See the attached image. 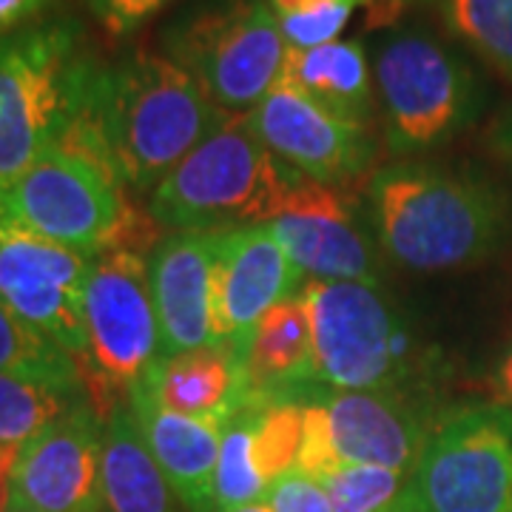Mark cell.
I'll return each instance as SVG.
<instances>
[{
	"instance_id": "cell-26",
	"label": "cell",
	"mask_w": 512,
	"mask_h": 512,
	"mask_svg": "<svg viewBox=\"0 0 512 512\" xmlns=\"http://www.w3.org/2000/svg\"><path fill=\"white\" fill-rule=\"evenodd\" d=\"M447 29L512 80V0H441Z\"/></svg>"
},
{
	"instance_id": "cell-13",
	"label": "cell",
	"mask_w": 512,
	"mask_h": 512,
	"mask_svg": "<svg viewBox=\"0 0 512 512\" xmlns=\"http://www.w3.org/2000/svg\"><path fill=\"white\" fill-rule=\"evenodd\" d=\"M308 396L325 407L342 464L402 473H413L444 410L436 390H325L313 384Z\"/></svg>"
},
{
	"instance_id": "cell-27",
	"label": "cell",
	"mask_w": 512,
	"mask_h": 512,
	"mask_svg": "<svg viewBox=\"0 0 512 512\" xmlns=\"http://www.w3.org/2000/svg\"><path fill=\"white\" fill-rule=\"evenodd\" d=\"M248 404L254 407L256 464L271 487L276 478L296 467L302 427H305V402L271 399V402Z\"/></svg>"
},
{
	"instance_id": "cell-20",
	"label": "cell",
	"mask_w": 512,
	"mask_h": 512,
	"mask_svg": "<svg viewBox=\"0 0 512 512\" xmlns=\"http://www.w3.org/2000/svg\"><path fill=\"white\" fill-rule=\"evenodd\" d=\"M279 83L319 109L356 126H373L379 117L373 63L362 40H333L316 49H288Z\"/></svg>"
},
{
	"instance_id": "cell-34",
	"label": "cell",
	"mask_w": 512,
	"mask_h": 512,
	"mask_svg": "<svg viewBox=\"0 0 512 512\" xmlns=\"http://www.w3.org/2000/svg\"><path fill=\"white\" fill-rule=\"evenodd\" d=\"M493 393H495V402L512 407V339H510V345L504 348V353H501V359L495 362Z\"/></svg>"
},
{
	"instance_id": "cell-22",
	"label": "cell",
	"mask_w": 512,
	"mask_h": 512,
	"mask_svg": "<svg viewBox=\"0 0 512 512\" xmlns=\"http://www.w3.org/2000/svg\"><path fill=\"white\" fill-rule=\"evenodd\" d=\"M103 512H180L177 495L148 453L128 404L106 421Z\"/></svg>"
},
{
	"instance_id": "cell-29",
	"label": "cell",
	"mask_w": 512,
	"mask_h": 512,
	"mask_svg": "<svg viewBox=\"0 0 512 512\" xmlns=\"http://www.w3.org/2000/svg\"><path fill=\"white\" fill-rule=\"evenodd\" d=\"M362 3L370 0H268L288 49L333 43Z\"/></svg>"
},
{
	"instance_id": "cell-15",
	"label": "cell",
	"mask_w": 512,
	"mask_h": 512,
	"mask_svg": "<svg viewBox=\"0 0 512 512\" xmlns=\"http://www.w3.org/2000/svg\"><path fill=\"white\" fill-rule=\"evenodd\" d=\"M256 137L302 177L325 185L362 180L376 160L370 128L339 120L308 97L276 83L271 94L248 111Z\"/></svg>"
},
{
	"instance_id": "cell-4",
	"label": "cell",
	"mask_w": 512,
	"mask_h": 512,
	"mask_svg": "<svg viewBox=\"0 0 512 512\" xmlns=\"http://www.w3.org/2000/svg\"><path fill=\"white\" fill-rule=\"evenodd\" d=\"M103 63L69 18L0 37V188L57 146L92 106Z\"/></svg>"
},
{
	"instance_id": "cell-2",
	"label": "cell",
	"mask_w": 512,
	"mask_h": 512,
	"mask_svg": "<svg viewBox=\"0 0 512 512\" xmlns=\"http://www.w3.org/2000/svg\"><path fill=\"white\" fill-rule=\"evenodd\" d=\"M86 117L120 183L151 194L228 114L171 57L131 52L103 66Z\"/></svg>"
},
{
	"instance_id": "cell-33",
	"label": "cell",
	"mask_w": 512,
	"mask_h": 512,
	"mask_svg": "<svg viewBox=\"0 0 512 512\" xmlns=\"http://www.w3.org/2000/svg\"><path fill=\"white\" fill-rule=\"evenodd\" d=\"M57 0H0V37L43 20Z\"/></svg>"
},
{
	"instance_id": "cell-18",
	"label": "cell",
	"mask_w": 512,
	"mask_h": 512,
	"mask_svg": "<svg viewBox=\"0 0 512 512\" xmlns=\"http://www.w3.org/2000/svg\"><path fill=\"white\" fill-rule=\"evenodd\" d=\"M128 410L140 427L148 453L188 512H217L214 478L225 419H194L171 413L148 396L143 384L128 393Z\"/></svg>"
},
{
	"instance_id": "cell-38",
	"label": "cell",
	"mask_w": 512,
	"mask_h": 512,
	"mask_svg": "<svg viewBox=\"0 0 512 512\" xmlns=\"http://www.w3.org/2000/svg\"><path fill=\"white\" fill-rule=\"evenodd\" d=\"M382 512H413V507H410V504L404 501L402 495H399V501H396V504H390V507H387V510H382Z\"/></svg>"
},
{
	"instance_id": "cell-28",
	"label": "cell",
	"mask_w": 512,
	"mask_h": 512,
	"mask_svg": "<svg viewBox=\"0 0 512 512\" xmlns=\"http://www.w3.org/2000/svg\"><path fill=\"white\" fill-rule=\"evenodd\" d=\"M410 473L376 464H342L322 487L328 490L333 512H382L399 501Z\"/></svg>"
},
{
	"instance_id": "cell-8",
	"label": "cell",
	"mask_w": 512,
	"mask_h": 512,
	"mask_svg": "<svg viewBox=\"0 0 512 512\" xmlns=\"http://www.w3.org/2000/svg\"><path fill=\"white\" fill-rule=\"evenodd\" d=\"M163 46L225 114L254 111L288 55L268 0H200L168 23Z\"/></svg>"
},
{
	"instance_id": "cell-36",
	"label": "cell",
	"mask_w": 512,
	"mask_h": 512,
	"mask_svg": "<svg viewBox=\"0 0 512 512\" xmlns=\"http://www.w3.org/2000/svg\"><path fill=\"white\" fill-rule=\"evenodd\" d=\"M495 146L501 148L512 163V109L504 114V120L495 128Z\"/></svg>"
},
{
	"instance_id": "cell-31",
	"label": "cell",
	"mask_w": 512,
	"mask_h": 512,
	"mask_svg": "<svg viewBox=\"0 0 512 512\" xmlns=\"http://www.w3.org/2000/svg\"><path fill=\"white\" fill-rule=\"evenodd\" d=\"M265 504L274 512H333L328 490L299 470L279 476L265 493Z\"/></svg>"
},
{
	"instance_id": "cell-23",
	"label": "cell",
	"mask_w": 512,
	"mask_h": 512,
	"mask_svg": "<svg viewBox=\"0 0 512 512\" xmlns=\"http://www.w3.org/2000/svg\"><path fill=\"white\" fill-rule=\"evenodd\" d=\"M89 402L83 390H69L29 376L0 373V444L23 447L72 407Z\"/></svg>"
},
{
	"instance_id": "cell-35",
	"label": "cell",
	"mask_w": 512,
	"mask_h": 512,
	"mask_svg": "<svg viewBox=\"0 0 512 512\" xmlns=\"http://www.w3.org/2000/svg\"><path fill=\"white\" fill-rule=\"evenodd\" d=\"M18 444H0V512H9V493H12V473L18 461Z\"/></svg>"
},
{
	"instance_id": "cell-21",
	"label": "cell",
	"mask_w": 512,
	"mask_h": 512,
	"mask_svg": "<svg viewBox=\"0 0 512 512\" xmlns=\"http://www.w3.org/2000/svg\"><path fill=\"white\" fill-rule=\"evenodd\" d=\"M311 316L302 293L282 299L256 322L245 350L248 402L293 399L311 382Z\"/></svg>"
},
{
	"instance_id": "cell-14",
	"label": "cell",
	"mask_w": 512,
	"mask_h": 512,
	"mask_svg": "<svg viewBox=\"0 0 512 512\" xmlns=\"http://www.w3.org/2000/svg\"><path fill=\"white\" fill-rule=\"evenodd\" d=\"M293 265L311 282L379 285L376 248L356 220L348 185H325L302 177L282 214L268 222Z\"/></svg>"
},
{
	"instance_id": "cell-6",
	"label": "cell",
	"mask_w": 512,
	"mask_h": 512,
	"mask_svg": "<svg viewBox=\"0 0 512 512\" xmlns=\"http://www.w3.org/2000/svg\"><path fill=\"white\" fill-rule=\"evenodd\" d=\"M299 171L256 137L248 114H228L163 183L148 194V214L160 228L217 234L274 222Z\"/></svg>"
},
{
	"instance_id": "cell-37",
	"label": "cell",
	"mask_w": 512,
	"mask_h": 512,
	"mask_svg": "<svg viewBox=\"0 0 512 512\" xmlns=\"http://www.w3.org/2000/svg\"><path fill=\"white\" fill-rule=\"evenodd\" d=\"M225 512H274L265 501H254V504H242V507H234V510H225Z\"/></svg>"
},
{
	"instance_id": "cell-24",
	"label": "cell",
	"mask_w": 512,
	"mask_h": 512,
	"mask_svg": "<svg viewBox=\"0 0 512 512\" xmlns=\"http://www.w3.org/2000/svg\"><path fill=\"white\" fill-rule=\"evenodd\" d=\"M0 373L29 376L37 382L86 393L83 376L72 356L57 348L55 342H49L43 333H37L32 325L18 319L3 302H0Z\"/></svg>"
},
{
	"instance_id": "cell-17",
	"label": "cell",
	"mask_w": 512,
	"mask_h": 512,
	"mask_svg": "<svg viewBox=\"0 0 512 512\" xmlns=\"http://www.w3.org/2000/svg\"><path fill=\"white\" fill-rule=\"evenodd\" d=\"M160 356L220 345L214 319V234L171 231L148 256Z\"/></svg>"
},
{
	"instance_id": "cell-30",
	"label": "cell",
	"mask_w": 512,
	"mask_h": 512,
	"mask_svg": "<svg viewBox=\"0 0 512 512\" xmlns=\"http://www.w3.org/2000/svg\"><path fill=\"white\" fill-rule=\"evenodd\" d=\"M342 467V458L333 447V436H330V424L325 407L316 399H305V427H302V444H299V456H296V467L299 473L316 478L319 484Z\"/></svg>"
},
{
	"instance_id": "cell-3",
	"label": "cell",
	"mask_w": 512,
	"mask_h": 512,
	"mask_svg": "<svg viewBox=\"0 0 512 512\" xmlns=\"http://www.w3.org/2000/svg\"><path fill=\"white\" fill-rule=\"evenodd\" d=\"M0 225L83 254L126 248L146 256L163 239L154 217L128 202V188L106 160L86 114L15 183L0 188Z\"/></svg>"
},
{
	"instance_id": "cell-10",
	"label": "cell",
	"mask_w": 512,
	"mask_h": 512,
	"mask_svg": "<svg viewBox=\"0 0 512 512\" xmlns=\"http://www.w3.org/2000/svg\"><path fill=\"white\" fill-rule=\"evenodd\" d=\"M402 498L413 512H512V407H444Z\"/></svg>"
},
{
	"instance_id": "cell-16",
	"label": "cell",
	"mask_w": 512,
	"mask_h": 512,
	"mask_svg": "<svg viewBox=\"0 0 512 512\" xmlns=\"http://www.w3.org/2000/svg\"><path fill=\"white\" fill-rule=\"evenodd\" d=\"M302 271L268 222L214 234V319L220 345L237 350L245 362L256 322L296 296Z\"/></svg>"
},
{
	"instance_id": "cell-11",
	"label": "cell",
	"mask_w": 512,
	"mask_h": 512,
	"mask_svg": "<svg viewBox=\"0 0 512 512\" xmlns=\"http://www.w3.org/2000/svg\"><path fill=\"white\" fill-rule=\"evenodd\" d=\"M92 256L0 225V302L66 350L77 370H83L89 359L86 282Z\"/></svg>"
},
{
	"instance_id": "cell-32",
	"label": "cell",
	"mask_w": 512,
	"mask_h": 512,
	"mask_svg": "<svg viewBox=\"0 0 512 512\" xmlns=\"http://www.w3.org/2000/svg\"><path fill=\"white\" fill-rule=\"evenodd\" d=\"M86 3L111 37H128L157 12H163L171 0H86Z\"/></svg>"
},
{
	"instance_id": "cell-12",
	"label": "cell",
	"mask_w": 512,
	"mask_h": 512,
	"mask_svg": "<svg viewBox=\"0 0 512 512\" xmlns=\"http://www.w3.org/2000/svg\"><path fill=\"white\" fill-rule=\"evenodd\" d=\"M106 421L92 404L72 407L20 447L9 512H103Z\"/></svg>"
},
{
	"instance_id": "cell-1",
	"label": "cell",
	"mask_w": 512,
	"mask_h": 512,
	"mask_svg": "<svg viewBox=\"0 0 512 512\" xmlns=\"http://www.w3.org/2000/svg\"><path fill=\"white\" fill-rule=\"evenodd\" d=\"M367 208L382 254L413 274L473 268L512 237L510 194L470 168L384 165L367 180Z\"/></svg>"
},
{
	"instance_id": "cell-19",
	"label": "cell",
	"mask_w": 512,
	"mask_h": 512,
	"mask_svg": "<svg viewBox=\"0 0 512 512\" xmlns=\"http://www.w3.org/2000/svg\"><path fill=\"white\" fill-rule=\"evenodd\" d=\"M140 384L160 407L194 419L228 421L248 404L245 362L228 345L160 356Z\"/></svg>"
},
{
	"instance_id": "cell-9",
	"label": "cell",
	"mask_w": 512,
	"mask_h": 512,
	"mask_svg": "<svg viewBox=\"0 0 512 512\" xmlns=\"http://www.w3.org/2000/svg\"><path fill=\"white\" fill-rule=\"evenodd\" d=\"M89 359L80 370L89 404L103 421L128 402L160 359V328L151 302L148 259L126 248L92 256L86 282Z\"/></svg>"
},
{
	"instance_id": "cell-25",
	"label": "cell",
	"mask_w": 512,
	"mask_h": 512,
	"mask_svg": "<svg viewBox=\"0 0 512 512\" xmlns=\"http://www.w3.org/2000/svg\"><path fill=\"white\" fill-rule=\"evenodd\" d=\"M265 493H268V481L256 464L254 450V407L245 404L222 430L214 504L217 512H225L242 504L265 501Z\"/></svg>"
},
{
	"instance_id": "cell-7",
	"label": "cell",
	"mask_w": 512,
	"mask_h": 512,
	"mask_svg": "<svg viewBox=\"0 0 512 512\" xmlns=\"http://www.w3.org/2000/svg\"><path fill=\"white\" fill-rule=\"evenodd\" d=\"M373 86L384 143L393 154H421L450 143L476 123L487 103L476 69L419 26L376 40Z\"/></svg>"
},
{
	"instance_id": "cell-5",
	"label": "cell",
	"mask_w": 512,
	"mask_h": 512,
	"mask_svg": "<svg viewBox=\"0 0 512 512\" xmlns=\"http://www.w3.org/2000/svg\"><path fill=\"white\" fill-rule=\"evenodd\" d=\"M313 336L311 382L325 390H436V348L370 282H308L302 288Z\"/></svg>"
}]
</instances>
